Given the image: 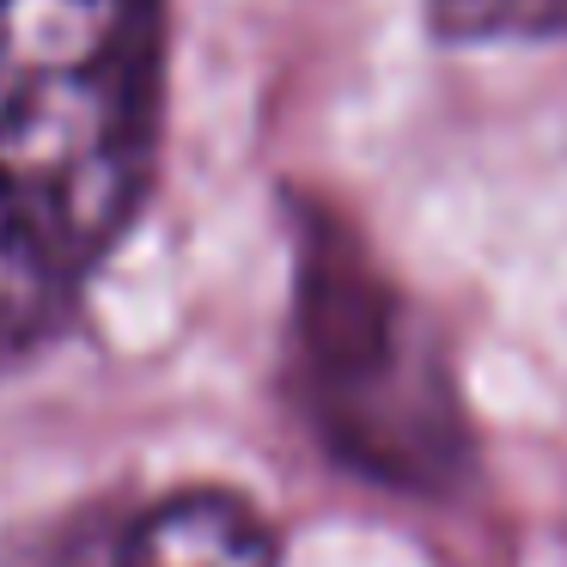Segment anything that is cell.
I'll return each mask as SVG.
<instances>
[{
	"label": "cell",
	"mask_w": 567,
	"mask_h": 567,
	"mask_svg": "<svg viewBox=\"0 0 567 567\" xmlns=\"http://www.w3.org/2000/svg\"><path fill=\"white\" fill-rule=\"evenodd\" d=\"M165 0H0V354L38 348L153 184Z\"/></svg>",
	"instance_id": "1"
},
{
	"label": "cell",
	"mask_w": 567,
	"mask_h": 567,
	"mask_svg": "<svg viewBox=\"0 0 567 567\" xmlns=\"http://www.w3.org/2000/svg\"><path fill=\"white\" fill-rule=\"evenodd\" d=\"M293 379L306 421L342 464L391 488H445L470 427L457 379L415 299L342 220H299Z\"/></svg>",
	"instance_id": "2"
},
{
	"label": "cell",
	"mask_w": 567,
	"mask_h": 567,
	"mask_svg": "<svg viewBox=\"0 0 567 567\" xmlns=\"http://www.w3.org/2000/svg\"><path fill=\"white\" fill-rule=\"evenodd\" d=\"M7 567H275V530L245 494L177 488L31 537Z\"/></svg>",
	"instance_id": "3"
},
{
	"label": "cell",
	"mask_w": 567,
	"mask_h": 567,
	"mask_svg": "<svg viewBox=\"0 0 567 567\" xmlns=\"http://www.w3.org/2000/svg\"><path fill=\"white\" fill-rule=\"evenodd\" d=\"M433 13L457 38H543L567 25V0H433Z\"/></svg>",
	"instance_id": "4"
}]
</instances>
